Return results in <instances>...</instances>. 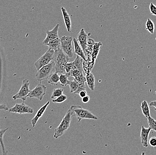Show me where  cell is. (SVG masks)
<instances>
[{"mask_svg":"<svg viewBox=\"0 0 156 155\" xmlns=\"http://www.w3.org/2000/svg\"><path fill=\"white\" fill-rule=\"evenodd\" d=\"M88 34H87L84 29H81L80 32L78 34V41L85 53V50L87 47V40H88Z\"/></svg>","mask_w":156,"mask_h":155,"instance_id":"obj_13","label":"cell"},{"mask_svg":"<svg viewBox=\"0 0 156 155\" xmlns=\"http://www.w3.org/2000/svg\"><path fill=\"white\" fill-rule=\"evenodd\" d=\"M146 29L147 31L151 34H153L154 32L155 25L153 21L150 19H148L146 24Z\"/></svg>","mask_w":156,"mask_h":155,"instance_id":"obj_22","label":"cell"},{"mask_svg":"<svg viewBox=\"0 0 156 155\" xmlns=\"http://www.w3.org/2000/svg\"><path fill=\"white\" fill-rule=\"evenodd\" d=\"M149 9L151 15L156 16V5L153 3H151L149 5Z\"/></svg>","mask_w":156,"mask_h":155,"instance_id":"obj_30","label":"cell"},{"mask_svg":"<svg viewBox=\"0 0 156 155\" xmlns=\"http://www.w3.org/2000/svg\"><path fill=\"white\" fill-rule=\"evenodd\" d=\"M55 72V63L52 60L49 64L38 70L36 74V79L39 82H41L48 79L49 76Z\"/></svg>","mask_w":156,"mask_h":155,"instance_id":"obj_4","label":"cell"},{"mask_svg":"<svg viewBox=\"0 0 156 155\" xmlns=\"http://www.w3.org/2000/svg\"><path fill=\"white\" fill-rule=\"evenodd\" d=\"M60 76L58 72H54L49 76L48 79V83L53 86H57L59 82Z\"/></svg>","mask_w":156,"mask_h":155,"instance_id":"obj_21","label":"cell"},{"mask_svg":"<svg viewBox=\"0 0 156 155\" xmlns=\"http://www.w3.org/2000/svg\"><path fill=\"white\" fill-rule=\"evenodd\" d=\"M148 120V126L149 128H151V130L156 131V120H155L152 118V117H148L147 118Z\"/></svg>","mask_w":156,"mask_h":155,"instance_id":"obj_26","label":"cell"},{"mask_svg":"<svg viewBox=\"0 0 156 155\" xmlns=\"http://www.w3.org/2000/svg\"><path fill=\"white\" fill-rule=\"evenodd\" d=\"M59 28V24H58L55 25V27L51 31L46 32L47 36L45 39L42 42V44L46 46V44L51 40H54L55 39L58 38V30Z\"/></svg>","mask_w":156,"mask_h":155,"instance_id":"obj_11","label":"cell"},{"mask_svg":"<svg viewBox=\"0 0 156 155\" xmlns=\"http://www.w3.org/2000/svg\"><path fill=\"white\" fill-rule=\"evenodd\" d=\"M141 108L143 114L147 119L148 117H150V108H149V105L147 101L144 100L142 102L141 104Z\"/></svg>","mask_w":156,"mask_h":155,"instance_id":"obj_20","label":"cell"},{"mask_svg":"<svg viewBox=\"0 0 156 155\" xmlns=\"http://www.w3.org/2000/svg\"><path fill=\"white\" fill-rule=\"evenodd\" d=\"M95 42L94 39H88L87 40V46H92V45H94Z\"/></svg>","mask_w":156,"mask_h":155,"instance_id":"obj_34","label":"cell"},{"mask_svg":"<svg viewBox=\"0 0 156 155\" xmlns=\"http://www.w3.org/2000/svg\"><path fill=\"white\" fill-rule=\"evenodd\" d=\"M70 109L72 111L73 116L76 117L78 120V123H80L82 120L84 119L95 120H98V117L91 111L83 108L80 106L72 105L70 106Z\"/></svg>","mask_w":156,"mask_h":155,"instance_id":"obj_3","label":"cell"},{"mask_svg":"<svg viewBox=\"0 0 156 155\" xmlns=\"http://www.w3.org/2000/svg\"><path fill=\"white\" fill-rule=\"evenodd\" d=\"M149 144L152 147H156V137H152L149 139Z\"/></svg>","mask_w":156,"mask_h":155,"instance_id":"obj_31","label":"cell"},{"mask_svg":"<svg viewBox=\"0 0 156 155\" xmlns=\"http://www.w3.org/2000/svg\"><path fill=\"white\" fill-rule=\"evenodd\" d=\"M54 53L55 51L48 49L47 52L35 62L34 66L37 69L39 70L42 67L46 66L52 61L54 59Z\"/></svg>","mask_w":156,"mask_h":155,"instance_id":"obj_6","label":"cell"},{"mask_svg":"<svg viewBox=\"0 0 156 155\" xmlns=\"http://www.w3.org/2000/svg\"><path fill=\"white\" fill-rule=\"evenodd\" d=\"M50 104V102L48 101L47 103L39 109L37 111L36 115L34 116V118L31 120V123L33 127H35L36 125L37 124V123L38 121L40 118L42 117L43 114H44L45 110L47 109L48 106Z\"/></svg>","mask_w":156,"mask_h":155,"instance_id":"obj_15","label":"cell"},{"mask_svg":"<svg viewBox=\"0 0 156 155\" xmlns=\"http://www.w3.org/2000/svg\"><path fill=\"white\" fill-rule=\"evenodd\" d=\"M151 131V128H146L142 126L140 132L141 142L143 147H148V136Z\"/></svg>","mask_w":156,"mask_h":155,"instance_id":"obj_14","label":"cell"},{"mask_svg":"<svg viewBox=\"0 0 156 155\" xmlns=\"http://www.w3.org/2000/svg\"><path fill=\"white\" fill-rule=\"evenodd\" d=\"M83 90H86V86H85V83H81V84L80 83V85H79L78 89L73 93H74V94H79L80 92Z\"/></svg>","mask_w":156,"mask_h":155,"instance_id":"obj_29","label":"cell"},{"mask_svg":"<svg viewBox=\"0 0 156 155\" xmlns=\"http://www.w3.org/2000/svg\"><path fill=\"white\" fill-rule=\"evenodd\" d=\"M149 106L151 107H156V101H152L149 103Z\"/></svg>","mask_w":156,"mask_h":155,"instance_id":"obj_36","label":"cell"},{"mask_svg":"<svg viewBox=\"0 0 156 155\" xmlns=\"http://www.w3.org/2000/svg\"><path fill=\"white\" fill-rule=\"evenodd\" d=\"M66 75L69 76H73L74 79L76 80L79 83H84L86 82V76L83 75V71L80 70L73 69L69 72L66 73Z\"/></svg>","mask_w":156,"mask_h":155,"instance_id":"obj_12","label":"cell"},{"mask_svg":"<svg viewBox=\"0 0 156 155\" xmlns=\"http://www.w3.org/2000/svg\"><path fill=\"white\" fill-rule=\"evenodd\" d=\"M90 97H89L88 95H87V96H85V97L82 98V102L83 103H88V102H89V101H90Z\"/></svg>","mask_w":156,"mask_h":155,"instance_id":"obj_32","label":"cell"},{"mask_svg":"<svg viewBox=\"0 0 156 155\" xmlns=\"http://www.w3.org/2000/svg\"><path fill=\"white\" fill-rule=\"evenodd\" d=\"M154 110H155V111H156V107L155 108Z\"/></svg>","mask_w":156,"mask_h":155,"instance_id":"obj_37","label":"cell"},{"mask_svg":"<svg viewBox=\"0 0 156 155\" xmlns=\"http://www.w3.org/2000/svg\"><path fill=\"white\" fill-rule=\"evenodd\" d=\"M76 69L83 71V59L79 56H77L75 60L73 62H68L67 63L65 67L66 72L67 73L71 70Z\"/></svg>","mask_w":156,"mask_h":155,"instance_id":"obj_10","label":"cell"},{"mask_svg":"<svg viewBox=\"0 0 156 155\" xmlns=\"http://www.w3.org/2000/svg\"><path fill=\"white\" fill-rule=\"evenodd\" d=\"M73 43H74V53H75L77 55L82 58L83 60L87 61V58L84 51L76 39L73 38Z\"/></svg>","mask_w":156,"mask_h":155,"instance_id":"obj_16","label":"cell"},{"mask_svg":"<svg viewBox=\"0 0 156 155\" xmlns=\"http://www.w3.org/2000/svg\"><path fill=\"white\" fill-rule=\"evenodd\" d=\"M30 83L27 79H24L23 81L20 90L16 94L13 96L14 100L18 99H22L23 101H25L31 90L29 89Z\"/></svg>","mask_w":156,"mask_h":155,"instance_id":"obj_7","label":"cell"},{"mask_svg":"<svg viewBox=\"0 0 156 155\" xmlns=\"http://www.w3.org/2000/svg\"><path fill=\"white\" fill-rule=\"evenodd\" d=\"M33 109L26 104L24 101L22 103L16 104L15 106L9 109V112L17 113L19 114H32L33 113Z\"/></svg>","mask_w":156,"mask_h":155,"instance_id":"obj_9","label":"cell"},{"mask_svg":"<svg viewBox=\"0 0 156 155\" xmlns=\"http://www.w3.org/2000/svg\"><path fill=\"white\" fill-rule=\"evenodd\" d=\"M9 108L8 107L5 105H0V110H8Z\"/></svg>","mask_w":156,"mask_h":155,"instance_id":"obj_35","label":"cell"},{"mask_svg":"<svg viewBox=\"0 0 156 155\" xmlns=\"http://www.w3.org/2000/svg\"><path fill=\"white\" fill-rule=\"evenodd\" d=\"M70 58L66 55L61 49L55 50L53 61L55 63V71L58 73L66 74L65 67L69 62Z\"/></svg>","mask_w":156,"mask_h":155,"instance_id":"obj_1","label":"cell"},{"mask_svg":"<svg viewBox=\"0 0 156 155\" xmlns=\"http://www.w3.org/2000/svg\"><path fill=\"white\" fill-rule=\"evenodd\" d=\"M63 91L64 90L61 88H57L54 89L52 92L51 98H54L59 97L60 96L62 95Z\"/></svg>","mask_w":156,"mask_h":155,"instance_id":"obj_27","label":"cell"},{"mask_svg":"<svg viewBox=\"0 0 156 155\" xmlns=\"http://www.w3.org/2000/svg\"><path fill=\"white\" fill-rule=\"evenodd\" d=\"M61 10L66 30L68 32H71V21L70 15L64 7H61Z\"/></svg>","mask_w":156,"mask_h":155,"instance_id":"obj_17","label":"cell"},{"mask_svg":"<svg viewBox=\"0 0 156 155\" xmlns=\"http://www.w3.org/2000/svg\"><path fill=\"white\" fill-rule=\"evenodd\" d=\"M61 39L59 38V37H58V38L55 39L54 40L49 41L46 44V46H48L49 49H52V50L55 51V50L61 48Z\"/></svg>","mask_w":156,"mask_h":155,"instance_id":"obj_18","label":"cell"},{"mask_svg":"<svg viewBox=\"0 0 156 155\" xmlns=\"http://www.w3.org/2000/svg\"><path fill=\"white\" fill-rule=\"evenodd\" d=\"M86 82L88 88L91 91H94L95 89V76L94 74L91 72L86 76Z\"/></svg>","mask_w":156,"mask_h":155,"instance_id":"obj_19","label":"cell"},{"mask_svg":"<svg viewBox=\"0 0 156 155\" xmlns=\"http://www.w3.org/2000/svg\"><path fill=\"white\" fill-rule=\"evenodd\" d=\"M61 39V48L63 52L68 56L69 57L72 58L74 56V49L72 42L73 38L69 36H64Z\"/></svg>","mask_w":156,"mask_h":155,"instance_id":"obj_5","label":"cell"},{"mask_svg":"<svg viewBox=\"0 0 156 155\" xmlns=\"http://www.w3.org/2000/svg\"><path fill=\"white\" fill-rule=\"evenodd\" d=\"M79 95H80V97L81 98H82L87 96V92L86 90H83L80 92Z\"/></svg>","mask_w":156,"mask_h":155,"instance_id":"obj_33","label":"cell"},{"mask_svg":"<svg viewBox=\"0 0 156 155\" xmlns=\"http://www.w3.org/2000/svg\"><path fill=\"white\" fill-rule=\"evenodd\" d=\"M67 99V96L64 95V94H62L59 97L52 100V102L55 103H64L65 101H66Z\"/></svg>","mask_w":156,"mask_h":155,"instance_id":"obj_28","label":"cell"},{"mask_svg":"<svg viewBox=\"0 0 156 155\" xmlns=\"http://www.w3.org/2000/svg\"><path fill=\"white\" fill-rule=\"evenodd\" d=\"M46 86L43 85L41 84V82H40L34 89L31 90L27 97L37 98L40 101H42L46 93Z\"/></svg>","mask_w":156,"mask_h":155,"instance_id":"obj_8","label":"cell"},{"mask_svg":"<svg viewBox=\"0 0 156 155\" xmlns=\"http://www.w3.org/2000/svg\"><path fill=\"white\" fill-rule=\"evenodd\" d=\"M69 81L68 80V76L66 75V74L61 73L60 75L59 82L60 85L62 86H66L69 84Z\"/></svg>","mask_w":156,"mask_h":155,"instance_id":"obj_24","label":"cell"},{"mask_svg":"<svg viewBox=\"0 0 156 155\" xmlns=\"http://www.w3.org/2000/svg\"><path fill=\"white\" fill-rule=\"evenodd\" d=\"M8 129V128H7L6 129H3V130H0V143H1V147H2V150L3 155L7 154L5 148L4 144L3 136L5 133Z\"/></svg>","mask_w":156,"mask_h":155,"instance_id":"obj_25","label":"cell"},{"mask_svg":"<svg viewBox=\"0 0 156 155\" xmlns=\"http://www.w3.org/2000/svg\"><path fill=\"white\" fill-rule=\"evenodd\" d=\"M72 116H73V115L72 111L71 110L69 109L66 113L61 122L55 130L54 137L55 139H58V138L62 136L68 130L70 126Z\"/></svg>","mask_w":156,"mask_h":155,"instance_id":"obj_2","label":"cell"},{"mask_svg":"<svg viewBox=\"0 0 156 155\" xmlns=\"http://www.w3.org/2000/svg\"><path fill=\"white\" fill-rule=\"evenodd\" d=\"M68 85L70 86V93H74L78 89L79 85H80V83L76 80L74 79V80L69 82Z\"/></svg>","mask_w":156,"mask_h":155,"instance_id":"obj_23","label":"cell"}]
</instances>
